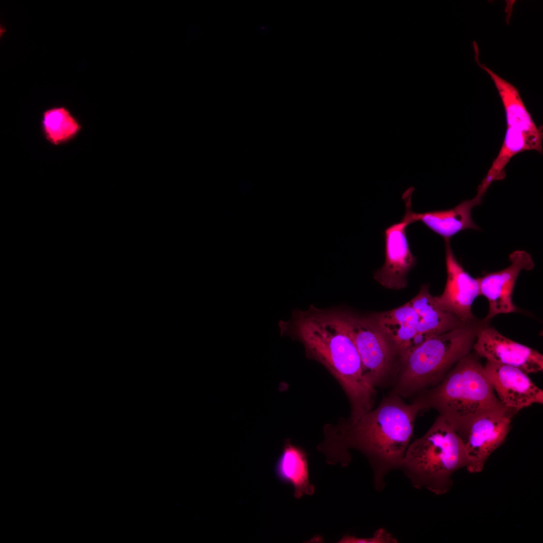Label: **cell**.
<instances>
[{"mask_svg":"<svg viewBox=\"0 0 543 543\" xmlns=\"http://www.w3.org/2000/svg\"><path fill=\"white\" fill-rule=\"evenodd\" d=\"M403 398L391 392L376 409L357 421L326 427L325 439L317 447L325 455L326 462L345 467L351 461L348 449H356L369 462L375 489L383 490L386 476L401 469L417 415L423 410L419 404L407 403Z\"/></svg>","mask_w":543,"mask_h":543,"instance_id":"cell-1","label":"cell"},{"mask_svg":"<svg viewBox=\"0 0 543 543\" xmlns=\"http://www.w3.org/2000/svg\"><path fill=\"white\" fill-rule=\"evenodd\" d=\"M347 312L311 305L306 310H294L290 319L280 321L279 325L281 335L301 342L306 356L320 363L337 380L351 410L358 413L373 405L376 390L365 376Z\"/></svg>","mask_w":543,"mask_h":543,"instance_id":"cell-2","label":"cell"},{"mask_svg":"<svg viewBox=\"0 0 543 543\" xmlns=\"http://www.w3.org/2000/svg\"><path fill=\"white\" fill-rule=\"evenodd\" d=\"M478 356L470 353L461 358L439 383L413 401L423 410H437L461 438L476 418L506 408L496 397Z\"/></svg>","mask_w":543,"mask_h":543,"instance_id":"cell-3","label":"cell"},{"mask_svg":"<svg viewBox=\"0 0 543 543\" xmlns=\"http://www.w3.org/2000/svg\"><path fill=\"white\" fill-rule=\"evenodd\" d=\"M487 322L476 319L428 339L400 358L391 392L407 398L435 386L470 353L479 331Z\"/></svg>","mask_w":543,"mask_h":543,"instance_id":"cell-4","label":"cell"},{"mask_svg":"<svg viewBox=\"0 0 543 543\" xmlns=\"http://www.w3.org/2000/svg\"><path fill=\"white\" fill-rule=\"evenodd\" d=\"M468 464L463 440L439 415L422 436L409 444L400 469L414 488L441 495L451 489L453 474Z\"/></svg>","mask_w":543,"mask_h":543,"instance_id":"cell-5","label":"cell"},{"mask_svg":"<svg viewBox=\"0 0 543 543\" xmlns=\"http://www.w3.org/2000/svg\"><path fill=\"white\" fill-rule=\"evenodd\" d=\"M347 318L368 381L374 388L392 386L398 359L390 345L368 315L361 316L348 311Z\"/></svg>","mask_w":543,"mask_h":543,"instance_id":"cell-6","label":"cell"},{"mask_svg":"<svg viewBox=\"0 0 543 543\" xmlns=\"http://www.w3.org/2000/svg\"><path fill=\"white\" fill-rule=\"evenodd\" d=\"M516 413L508 408L490 412L474 420L462 437L471 473L483 469L491 454L505 441Z\"/></svg>","mask_w":543,"mask_h":543,"instance_id":"cell-7","label":"cell"},{"mask_svg":"<svg viewBox=\"0 0 543 543\" xmlns=\"http://www.w3.org/2000/svg\"><path fill=\"white\" fill-rule=\"evenodd\" d=\"M473 348L487 360L514 367L527 374L543 370L542 354L504 336L488 324L479 331Z\"/></svg>","mask_w":543,"mask_h":543,"instance_id":"cell-8","label":"cell"},{"mask_svg":"<svg viewBox=\"0 0 543 543\" xmlns=\"http://www.w3.org/2000/svg\"><path fill=\"white\" fill-rule=\"evenodd\" d=\"M509 260L511 264L507 267L478 278L480 295L486 297L489 302L488 313L484 319L485 321L500 314L518 311L512 299L516 281L522 270H530L534 264L531 255L521 250L512 252Z\"/></svg>","mask_w":543,"mask_h":543,"instance_id":"cell-9","label":"cell"},{"mask_svg":"<svg viewBox=\"0 0 543 543\" xmlns=\"http://www.w3.org/2000/svg\"><path fill=\"white\" fill-rule=\"evenodd\" d=\"M447 278L442 293L435 296L438 304L463 323L476 319L472 312L475 299L480 295L478 279L467 273L456 259L450 242L444 239Z\"/></svg>","mask_w":543,"mask_h":543,"instance_id":"cell-10","label":"cell"},{"mask_svg":"<svg viewBox=\"0 0 543 543\" xmlns=\"http://www.w3.org/2000/svg\"><path fill=\"white\" fill-rule=\"evenodd\" d=\"M486 375L498 399L516 413L533 404L543 403V391L520 369L487 360Z\"/></svg>","mask_w":543,"mask_h":543,"instance_id":"cell-11","label":"cell"},{"mask_svg":"<svg viewBox=\"0 0 543 543\" xmlns=\"http://www.w3.org/2000/svg\"><path fill=\"white\" fill-rule=\"evenodd\" d=\"M410 223L404 217L385 230V261L374 273V279L384 288L400 290L408 285V275L417 259L410 251L406 229Z\"/></svg>","mask_w":543,"mask_h":543,"instance_id":"cell-12","label":"cell"},{"mask_svg":"<svg viewBox=\"0 0 543 543\" xmlns=\"http://www.w3.org/2000/svg\"><path fill=\"white\" fill-rule=\"evenodd\" d=\"M412 194V191L407 190L402 195L406 207L404 217L410 224L420 221L444 239H450L464 230H480L472 218L471 211L474 207L481 204L483 195L477 193L474 198L463 201L450 209L416 213L411 209Z\"/></svg>","mask_w":543,"mask_h":543,"instance_id":"cell-13","label":"cell"},{"mask_svg":"<svg viewBox=\"0 0 543 543\" xmlns=\"http://www.w3.org/2000/svg\"><path fill=\"white\" fill-rule=\"evenodd\" d=\"M473 46L476 62L490 75L498 90L504 108L507 126L519 130L528 140L532 150L542 153V128L537 127L534 123L517 89L481 63L479 60L477 44H474Z\"/></svg>","mask_w":543,"mask_h":543,"instance_id":"cell-14","label":"cell"},{"mask_svg":"<svg viewBox=\"0 0 543 543\" xmlns=\"http://www.w3.org/2000/svg\"><path fill=\"white\" fill-rule=\"evenodd\" d=\"M394 352L398 360L417 332V315L410 302L395 309L368 315Z\"/></svg>","mask_w":543,"mask_h":543,"instance_id":"cell-15","label":"cell"},{"mask_svg":"<svg viewBox=\"0 0 543 543\" xmlns=\"http://www.w3.org/2000/svg\"><path fill=\"white\" fill-rule=\"evenodd\" d=\"M409 302L417 315V332L438 335L466 324L438 304L429 292V284L421 285Z\"/></svg>","mask_w":543,"mask_h":543,"instance_id":"cell-16","label":"cell"},{"mask_svg":"<svg viewBox=\"0 0 543 543\" xmlns=\"http://www.w3.org/2000/svg\"><path fill=\"white\" fill-rule=\"evenodd\" d=\"M276 472L282 481L293 487L296 499L301 498L304 494L312 495L314 493V485L309 480L307 455L303 448L293 444L290 440L285 443Z\"/></svg>","mask_w":543,"mask_h":543,"instance_id":"cell-17","label":"cell"},{"mask_svg":"<svg viewBox=\"0 0 543 543\" xmlns=\"http://www.w3.org/2000/svg\"><path fill=\"white\" fill-rule=\"evenodd\" d=\"M41 128L46 140L53 145L59 146L74 139L81 126L66 107L55 106L43 112Z\"/></svg>","mask_w":543,"mask_h":543,"instance_id":"cell-18","label":"cell"},{"mask_svg":"<svg viewBox=\"0 0 543 543\" xmlns=\"http://www.w3.org/2000/svg\"><path fill=\"white\" fill-rule=\"evenodd\" d=\"M531 150L530 144L519 130L507 126L504 139L497 157L477 189L478 193L485 194L492 182L503 179L505 177L504 168L515 154Z\"/></svg>","mask_w":543,"mask_h":543,"instance_id":"cell-19","label":"cell"},{"mask_svg":"<svg viewBox=\"0 0 543 543\" xmlns=\"http://www.w3.org/2000/svg\"><path fill=\"white\" fill-rule=\"evenodd\" d=\"M341 543H396L397 540L392 534L383 528L376 531L373 536L369 538H359L345 535L338 541Z\"/></svg>","mask_w":543,"mask_h":543,"instance_id":"cell-20","label":"cell"}]
</instances>
